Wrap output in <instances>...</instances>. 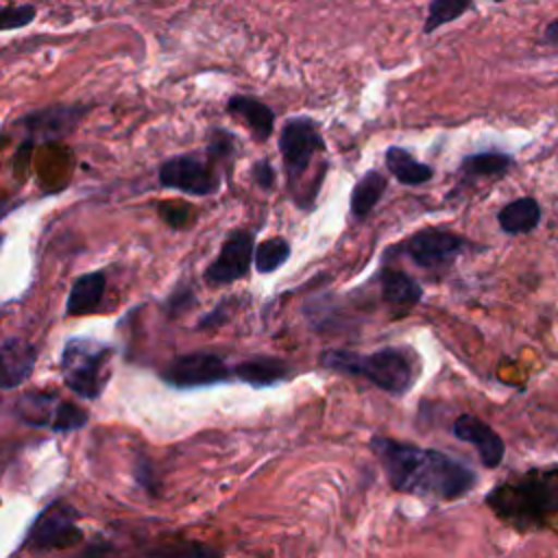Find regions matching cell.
<instances>
[{"label": "cell", "mask_w": 558, "mask_h": 558, "mask_svg": "<svg viewBox=\"0 0 558 558\" xmlns=\"http://www.w3.org/2000/svg\"><path fill=\"white\" fill-rule=\"evenodd\" d=\"M290 257V244L286 238H268L264 242H259L253 251V264L255 270L262 275L275 272L279 266H283Z\"/></svg>", "instance_id": "603a6c76"}, {"label": "cell", "mask_w": 558, "mask_h": 558, "mask_svg": "<svg viewBox=\"0 0 558 558\" xmlns=\"http://www.w3.org/2000/svg\"><path fill=\"white\" fill-rule=\"evenodd\" d=\"M371 451L381 462L390 486L399 493L458 499L477 484L473 469L436 449L375 436L371 438Z\"/></svg>", "instance_id": "6da1fadb"}, {"label": "cell", "mask_w": 558, "mask_h": 558, "mask_svg": "<svg viewBox=\"0 0 558 558\" xmlns=\"http://www.w3.org/2000/svg\"><path fill=\"white\" fill-rule=\"evenodd\" d=\"M153 558H222V554L201 543H174L153 551Z\"/></svg>", "instance_id": "484cf974"}, {"label": "cell", "mask_w": 558, "mask_h": 558, "mask_svg": "<svg viewBox=\"0 0 558 558\" xmlns=\"http://www.w3.org/2000/svg\"><path fill=\"white\" fill-rule=\"evenodd\" d=\"M109 349L92 340H70L61 355V371L68 388L78 397L96 399L107 384Z\"/></svg>", "instance_id": "5b68a950"}, {"label": "cell", "mask_w": 558, "mask_h": 558, "mask_svg": "<svg viewBox=\"0 0 558 558\" xmlns=\"http://www.w3.org/2000/svg\"><path fill=\"white\" fill-rule=\"evenodd\" d=\"M497 222L501 227L504 233L508 235H521V233H530L538 227L541 222V205L536 198L532 196H521L514 198L510 203H506L499 214H497Z\"/></svg>", "instance_id": "ac0fdd59"}, {"label": "cell", "mask_w": 558, "mask_h": 558, "mask_svg": "<svg viewBox=\"0 0 558 558\" xmlns=\"http://www.w3.org/2000/svg\"><path fill=\"white\" fill-rule=\"evenodd\" d=\"M493 2H504V0H493Z\"/></svg>", "instance_id": "1f68e13d"}, {"label": "cell", "mask_w": 558, "mask_h": 558, "mask_svg": "<svg viewBox=\"0 0 558 558\" xmlns=\"http://www.w3.org/2000/svg\"><path fill=\"white\" fill-rule=\"evenodd\" d=\"M473 7V0H429L427 17L423 22V33L429 35L436 28L456 22Z\"/></svg>", "instance_id": "cb8c5ba5"}, {"label": "cell", "mask_w": 558, "mask_h": 558, "mask_svg": "<svg viewBox=\"0 0 558 558\" xmlns=\"http://www.w3.org/2000/svg\"><path fill=\"white\" fill-rule=\"evenodd\" d=\"M320 364L338 373L364 377L390 395L408 392L421 371L416 355L401 347H384L371 353L327 349L320 353Z\"/></svg>", "instance_id": "7a4b0ae2"}, {"label": "cell", "mask_w": 558, "mask_h": 558, "mask_svg": "<svg viewBox=\"0 0 558 558\" xmlns=\"http://www.w3.org/2000/svg\"><path fill=\"white\" fill-rule=\"evenodd\" d=\"M251 177L257 187L262 190H272L275 187V168L268 159H257L251 168Z\"/></svg>", "instance_id": "83f0119b"}, {"label": "cell", "mask_w": 558, "mask_h": 558, "mask_svg": "<svg viewBox=\"0 0 558 558\" xmlns=\"http://www.w3.org/2000/svg\"><path fill=\"white\" fill-rule=\"evenodd\" d=\"M81 541V532L74 523V510L65 504L48 506L39 519L35 521L28 543L37 549H54V547H72Z\"/></svg>", "instance_id": "7c38bea8"}, {"label": "cell", "mask_w": 558, "mask_h": 558, "mask_svg": "<svg viewBox=\"0 0 558 558\" xmlns=\"http://www.w3.org/2000/svg\"><path fill=\"white\" fill-rule=\"evenodd\" d=\"M379 288H381V299L392 307L410 310L423 299L421 283L408 272L397 268H384L379 272Z\"/></svg>", "instance_id": "e0dca14e"}, {"label": "cell", "mask_w": 558, "mask_h": 558, "mask_svg": "<svg viewBox=\"0 0 558 558\" xmlns=\"http://www.w3.org/2000/svg\"><path fill=\"white\" fill-rule=\"evenodd\" d=\"M35 366V347L20 338L0 342V388L20 386Z\"/></svg>", "instance_id": "9a60e30c"}, {"label": "cell", "mask_w": 558, "mask_h": 558, "mask_svg": "<svg viewBox=\"0 0 558 558\" xmlns=\"http://www.w3.org/2000/svg\"><path fill=\"white\" fill-rule=\"evenodd\" d=\"M466 248V240L458 233L427 227L410 235L403 244L405 255L425 270H442L453 264V259Z\"/></svg>", "instance_id": "ba28073f"}, {"label": "cell", "mask_w": 558, "mask_h": 558, "mask_svg": "<svg viewBox=\"0 0 558 558\" xmlns=\"http://www.w3.org/2000/svg\"><path fill=\"white\" fill-rule=\"evenodd\" d=\"M512 166H514V159L506 153H473L460 161L458 172L462 181L501 179Z\"/></svg>", "instance_id": "ffe728a7"}, {"label": "cell", "mask_w": 558, "mask_h": 558, "mask_svg": "<svg viewBox=\"0 0 558 558\" xmlns=\"http://www.w3.org/2000/svg\"><path fill=\"white\" fill-rule=\"evenodd\" d=\"M15 408L24 423L35 427L48 425L57 432L76 429L87 421V414L81 408L61 401L57 395L50 392H28L17 401Z\"/></svg>", "instance_id": "9c48e42d"}, {"label": "cell", "mask_w": 558, "mask_h": 558, "mask_svg": "<svg viewBox=\"0 0 558 558\" xmlns=\"http://www.w3.org/2000/svg\"><path fill=\"white\" fill-rule=\"evenodd\" d=\"M157 179L163 187L179 190L192 196H209L220 187V174L214 168V161L198 157L194 153L174 155L161 161Z\"/></svg>", "instance_id": "52a82bcc"}, {"label": "cell", "mask_w": 558, "mask_h": 558, "mask_svg": "<svg viewBox=\"0 0 558 558\" xmlns=\"http://www.w3.org/2000/svg\"><path fill=\"white\" fill-rule=\"evenodd\" d=\"M207 159L209 161H225V159H231L233 153H235V137L220 129V126H214L209 131V142H207Z\"/></svg>", "instance_id": "4316f807"}, {"label": "cell", "mask_w": 558, "mask_h": 558, "mask_svg": "<svg viewBox=\"0 0 558 558\" xmlns=\"http://www.w3.org/2000/svg\"><path fill=\"white\" fill-rule=\"evenodd\" d=\"M543 37H545V41H547V44L558 46V17H556V20H551V22L545 26Z\"/></svg>", "instance_id": "f546056e"}, {"label": "cell", "mask_w": 558, "mask_h": 558, "mask_svg": "<svg viewBox=\"0 0 558 558\" xmlns=\"http://www.w3.org/2000/svg\"><path fill=\"white\" fill-rule=\"evenodd\" d=\"M253 233L244 229H235L227 235V240L220 246L218 257L207 266L205 279L209 283L222 286L231 283L235 279H242L253 262Z\"/></svg>", "instance_id": "8fae6325"}, {"label": "cell", "mask_w": 558, "mask_h": 558, "mask_svg": "<svg viewBox=\"0 0 558 558\" xmlns=\"http://www.w3.org/2000/svg\"><path fill=\"white\" fill-rule=\"evenodd\" d=\"M231 368L216 353H187L168 364L163 371V379L177 388H201L227 381L231 377Z\"/></svg>", "instance_id": "30bf717a"}, {"label": "cell", "mask_w": 558, "mask_h": 558, "mask_svg": "<svg viewBox=\"0 0 558 558\" xmlns=\"http://www.w3.org/2000/svg\"><path fill=\"white\" fill-rule=\"evenodd\" d=\"M87 111L89 105L85 102H57L20 116L13 120V129L20 137L17 148H33L72 135Z\"/></svg>", "instance_id": "277c9868"}, {"label": "cell", "mask_w": 558, "mask_h": 558, "mask_svg": "<svg viewBox=\"0 0 558 558\" xmlns=\"http://www.w3.org/2000/svg\"><path fill=\"white\" fill-rule=\"evenodd\" d=\"M386 168L401 185H421L434 177V168L421 163L410 150L401 146H388L384 153Z\"/></svg>", "instance_id": "d6986e66"}, {"label": "cell", "mask_w": 558, "mask_h": 558, "mask_svg": "<svg viewBox=\"0 0 558 558\" xmlns=\"http://www.w3.org/2000/svg\"><path fill=\"white\" fill-rule=\"evenodd\" d=\"M161 216L168 225L172 227H183L190 218V207L187 205H161Z\"/></svg>", "instance_id": "f1b7e54d"}, {"label": "cell", "mask_w": 558, "mask_h": 558, "mask_svg": "<svg viewBox=\"0 0 558 558\" xmlns=\"http://www.w3.org/2000/svg\"><path fill=\"white\" fill-rule=\"evenodd\" d=\"M233 377L255 386V388H266V386H275L279 381H283L290 373L288 364L279 357H270V355H255L248 357L244 362H240L233 371Z\"/></svg>", "instance_id": "2e32d148"}, {"label": "cell", "mask_w": 558, "mask_h": 558, "mask_svg": "<svg viewBox=\"0 0 558 558\" xmlns=\"http://www.w3.org/2000/svg\"><path fill=\"white\" fill-rule=\"evenodd\" d=\"M386 187H388V179L381 172H377V170L364 172L362 179L351 190V198H349L351 214L357 220H364L375 209V205L381 201Z\"/></svg>", "instance_id": "44dd1931"}, {"label": "cell", "mask_w": 558, "mask_h": 558, "mask_svg": "<svg viewBox=\"0 0 558 558\" xmlns=\"http://www.w3.org/2000/svg\"><path fill=\"white\" fill-rule=\"evenodd\" d=\"M2 214H4V211H2V207H0V216H2ZM0 242H2V235H0Z\"/></svg>", "instance_id": "4dcf8cb0"}, {"label": "cell", "mask_w": 558, "mask_h": 558, "mask_svg": "<svg viewBox=\"0 0 558 558\" xmlns=\"http://www.w3.org/2000/svg\"><path fill=\"white\" fill-rule=\"evenodd\" d=\"M105 292V275L102 272H89L74 281L72 292L68 296V314L81 316L92 312Z\"/></svg>", "instance_id": "7402d4cb"}, {"label": "cell", "mask_w": 558, "mask_h": 558, "mask_svg": "<svg viewBox=\"0 0 558 558\" xmlns=\"http://www.w3.org/2000/svg\"><path fill=\"white\" fill-rule=\"evenodd\" d=\"M488 506L519 527L536 525L547 512H558V471H547L545 477H525L504 484L488 493Z\"/></svg>", "instance_id": "3957f363"}, {"label": "cell", "mask_w": 558, "mask_h": 558, "mask_svg": "<svg viewBox=\"0 0 558 558\" xmlns=\"http://www.w3.org/2000/svg\"><path fill=\"white\" fill-rule=\"evenodd\" d=\"M227 113L240 120L251 131L255 142H266L275 129V111L253 96H231L227 100Z\"/></svg>", "instance_id": "5bb4252c"}, {"label": "cell", "mask_w": 558, "mask_h": 558, "mask_svg": "<svg viewBox=\"0 0 558 558\" xmlns=\"http://www.w3.org/2000/svg\"><path fill=\"white\" fill-rule=\"evenodd\" d=\"M451 432L458 440H464V442H471L484 466L488 469H495L499 466V462L504 460V453H506V445L501 440V436L484 421H480L477 416L473 414H460L453 425H451Z\"/></svg>", "instance_id": "4fadbf2b"}, {"label": "cell", "mask_w": 558, "mask_h": 558, "mask_svg": "<svg viewBox=\"0 0 558 558\" xmlns=\"http://www.w3.org/2000/svg\"><path fill=\"white\" fill-rule=\"evenodd\" d=\"M37 17V7L31 2L24 4H2L0 7V33L17 31L33 24Z\"/></svg>", "instance_id": "d4e9b609"}, {"label": "cell", "mask_w": 558, "mask_h": 558, "mask_svg": "<svg viewBox=\"0 0 558 558\" xmlns=\"http://www.w3.org/2000/svg\"><path fill=\"white\" fill-rule=\"evenodd\" d=\"M325 150V140L318 124L312 118H290L279 133V153L283 159L286 177L292 190H296L299 179L305 174L312 157Z\"/></svg>", "instance_id": "8992f818"}]
</instances>
